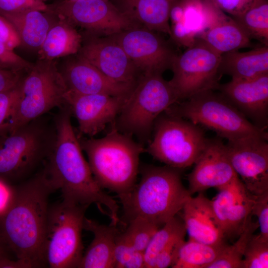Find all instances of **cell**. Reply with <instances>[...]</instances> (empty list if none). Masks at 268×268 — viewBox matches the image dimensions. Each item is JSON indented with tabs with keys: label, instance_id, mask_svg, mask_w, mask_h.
Segmentation results:
<instances>
[{
	"label": "cell",
	"instance_id": "1",
	"mask_svg": "<svg viewBox=\"0 0 268 268\" xmlns=\"http://www.w3.org/2000/svg\"><path fill=\"white\" fill-rule=\"evenodd\" d=\"M70 114L67 108L57 119L54 145L42 173L54 191H61L63 201L88 206L95 204L109 217L110 224L117 226L120 220L119 206L95 180L71 125Z\"/></svg>",
	"mask_w": 268,
	"mask_h": 268
},
{
	"label": "cell",
	"instance_id": "2",
	"mask_svg": "<svg viewBox=\"0 0 268 268\" xmlns=\"http://www.w3.org/2000/svg\"><path fill=\"white\" fill-rule=\"evenodd\" d=\"M54 192L42 173L16 187L15 199L0 219V235L8 249L31 268L45 267L44 243Z\"/></svg>",
	"mask_w": 268,
	"mask_h": 268
},
{
	"label": "cell",
	"instance_id": "3",
	"mask_svg": "<svg viewBox=\"0 0 268 268\" xmlns=\"http://www.w3.org/2000/svg\"><path fill=\"white\" fill-rule=\"evenodd\" d=\"M179 170L168 166L141 167L139 183L120 200L123 224L141 218L161 227L177 215L192 196L182 183Z\"/></svg>",
	"mask_w": 268,
	"mask_h": 268
},
{
	"label": "cell",
	"instance_id": "4",
	"mask_svg": "<svg viewBox=\"0 0 268 268\" xmlns=\"http://www.w3.org/2000/svg\"><path fill=\"white\" fill-rule=\"evenodd\" d=\"M115 121L104 136L79 141L98 184L102 189L115 193L121 200L136 184L139 157L145 149L132 135L120 131Z\"/></svg>",
	"mask_w": 268,
	"mask_h": 268
},
{
	"label": "cell",
	"instance_id": "5",
	"mask_svg": "<svg viewBox=\"0 0 268 268\" xmlns=\"http://www.w3.org/2000/svg\"><path fill=\"white\" fill-rule=\"evenodd\" d=\"M165 112L213 131L228 141L252 136L268 137L266 130L255 126L220 93L212 90L178 102Z\"/></svg>",
	"mask_w": 268,
	"mask_h": 268
},
{
	"label": "cell",
	"instance_id": "6",
	"mask_svg": "<svg viewBox=\"0 0 268 268\" xmlns=\"http://www.w3.org/2000/svg\"><path fill=\"white\" fill-rule=\"evenodd\" d=\"M178 102L176 93L162 74H141L116 119V126L125 134L147 140L157 119Z\"/></svg>",
	"mask_w": 268,
	"mask_h": 268
},
{
	"label": "cell",
	"instance_id": "7",
	"mask_svg": "<svg viewBox=\"0 0 268 268\" xmlns=\"http://www.w3.org/2000/svg\"><path fill=\"white\" fill-rule=\"evenodd\" d=\"M88 207L64 201L49 207L44 243L46 267L78 268L83 254L82 231Z\"/></svg>",
	"mask_w": 268,
	"mask_h": 268
},
{
	"label": "cell",
	"instance_id": "8",
	"mask_svg": "<svg viewBox=\"0 0 268 268\" xmlns=\"http://www.w3.org/2000/svg\"><path fill=\"white\" fill-rule=\"evenodd\" d=\"M145 151L167 166L181 169L195 163L206 147L199 126L165 112L156 120Z\"/></svg>",
	"mask_w": 268,
	"mask_h": 268
},
{
	"label": "cell",
	"instance_id": "9",
	"mask_svg": "<svg viewBox=\"0 0 268 268\" xmlns=\"http://www.w3.org/2000/svg\"><path fill=\"white\" fill-rule=\"evenodd\" d=\"M28 70L9 132L65 103L67 87L55 60H38Z\"/></svg>",
	"mask_w": 268,
	"mask_h": 268
},
{
	"label": "cell",
	"instance_id": "10",
	"mask_svg": "<svg viewBox=\"0 0 268 268\" xmlns=\"http://www.w3.org/2000/svg\"><path fill=\"white\" fill-rule=\"evenodd\" d=\"M221 55L201 39L181 54H177L170 69L169 81L179 100L187 99L200 92L217 89L220 76Z\"/></svg>",
	"mask_w": 268,
	"mask_h": 268
},
{
	"label": "cell",
	"instance_id": "11",
	"mask_svg": "<svg viewBox=\"0 0 268 268\" xmlns=\"http://www.w3.org/2000/svg\"><path fill=\"white\" fill-rule=\"evenodd\" d=\"M46 13L107 37L140 27L109 0H64L48 4Z\"/></svg>",
	"mask_w": 268,
	"mask_h": 268
},
{
	"label": "cell",
	"instance_id": "12",
	"mask_svg": "<svg viewBox=\"0 0 268 268\" xmlns=\"http://www.w3.org/2000/svg\"><path fill=\"white\" fill-rule=\"evenodd\" d=\"M7 134L0 140V178H22L48 153L46 133L31 122Z\"/></svg>",
	"mask_w": 268,
	"mask_h": 268
},
{
	"label": "cell",
	"instance_id": "13",
	"mask_svg": "<svg viewBox=\"0 0 268 268\" xmlns=\"http://www.w3.org/2000/svg\"><path fill=\"white\" fill-rule=\"evenodd\" d=\"M124 50L141 73L162 74L177 55L157 32L142 27L107 36Z\"/></svg>",
	"mask_w": 268,
	"mask_h": 268
},
{
	"label": "cell",
	"instance_id": "14",
	"mask_svg": "<svg viewBox=\"0 0 268 268\" xmlns=\"http://www.w3.org/2000/svg\"><path fill=\"white\" fill-rule=\"evenodd\" d=\"M268 138L252 136L225 144L234 170L247 189L256 196L268 192Z\"/></svg>",
	"mask_w": 268,
	"mask_h": 268
},
{
	"label": "cell",
	"instance_id": "15",
	"mask_svg": "<svg viewBox=\"0 0 268 268\" xmlns=\"http://www.w3.org/2000/svg\"><path fill=\"white\" fill-rule=\"evenodd\" d=\"M64 98L77 120L80 133L92 136L116 120L127 97L80 94L67 90Z\"/></svg>",
	"mask_w": 268,
	"mask_h": 268
},
{
	"label": "cell",
	"instance_id": "16",
	"mask_svg": "<svg viewBox=\"0 0 268 268\" xmlns=\"http://www.w3.org/2000/svg\"><path fill=\"white\" fill-rule=\"evenodd\" d=\"M211 200L214 213L225 238H238L249 219L256 196L251 194L238 176L230 183L218 189Z\"/></svg>",
	"mask_w": 268,
	"mask_h": 268
},
{
	"label": "cell",
	"instance_id": "17",
	"mask_svg": "<svg viewBox=\"0 0 268 268\" xmlns=\"http://www.w3.org/2000/svg\"><path fill=\"white\" fill-rule=\"evenodd\" d=\"M77 54L118 82L134 86L141 74L123 49L109 37L88 41L81 45Z\"/></svg>",
	"mask_w": 268,
	"mask_h": 268
},
{
	"label": "cell",
	"instance_id": "18",
	"mask_svg": "<svg viewBox=\"0 0 268 268\" xmlns=\"http://www.w3.org/2000/svg\"><path fill=\"white\" fill-rule=\"evenodd\" d=\"M217 89L256 127L267 130L268 124V73L250 79H233Z\"/></svg>",
	"mask_w": 268,
	"mask_h": 268
},
{
	"label": "cell",
	"instance_id": "19",
	"mask_svg": "<svg viewBox=\"0 0 268 268\" xmlns=\"http://www.w3.org/2000/svg\"><path fill=\"white\" fill-rule=\"evenodd\" d=\"M188 175V191L192 196L209 188L217 190L238 175L229 161L225 144L218 138L208 139L203 151Z\"/></svg>",
	"mask_w": 268,
	"mask_h": 268
},
{
	"label": "cell",
	"instance_id": "20",
	"mask_svg": "<svg viewBox=\"0 0 268 268\" xmlns=\"http://www.w3.org/2000/svg\"><path fill=\"white\" fill-rule=\"evenodd\" d=\"M60 70L67 90L78 94L126 98L135 86L112 80L78 55L66 62Z\"/></svg>",
	"mask_w": 268,
	"mask_h": 268
},
{
	"label": "cell",
	"instance_id": "21",
	"mask_svg": "<svg viewBox=\"0 0 268 268\" xmlns=\"http://www.w3.org/2000/svg\"><path fill=\"white\" fill-rule=\"evenodd\" d=\"M182 219L189 238L212 245L222 244L225 237L212 209L211 200L199 193L184 204Z\"/></svg>",
	"mask_w": 268,
	"mask_h": 268
},
{
	"label": "cell",
	"instance_id": "22",
	"mask_svg": "<svg viewBox=\"0 0 268 268\" xmlns=\"http://www.w3.org/2000/svg\"><path fill=\"white\" fill-rule=\"evenodd\" d=\"M140 27L170 35L169 14L178 0H112Z\"/></svg>",
	"mask_w": 268,
	"mask_h": 268
},
{
	"label": "cell",
	"instance_id": "23",
	"mask_svg": "<svg viewBox=\"0 0 268 268\" xmlns=\"http://www.w3.org/2000/svg\"><path fill=\"white\" fill-rule=\"evenodd\" d=\"M83 229L92 232L93 239L83 254L78 268H115L114 250L120 232L117 226L100 224L85 217Z\"/></svg>",
	"mask_w": 268,
	"mask_h": 268
},
{
	"label": "cell",
	"instance_id": "24",
	"mask_svg": "<svg viewBox=\"0 0 268 268\" xmlns=\"http://www.w3.org/2000/svg\"><path fill=\"white\" fill-rule=\"evenodd\" d=\"M219 71L233 79H250L268 73V45L247 52L237 50L222 54Z\"/></svg>",
	"mask_w": 268,
	"mask_h": 268
},
{
	"label": "cell",
	"instance_id": "25",
	"mask_svg": "<svg viewBox=\"0 0 268 268\" xmlns=\"http://www.w3.org/2000/svg\"><path fill=\"white\" fill-rule=\"evenodd\" d=\"M56 19L38 50V60L54 61L77 54L81 47L82 38L75 27L63 19Z\"/></svg>",
	"mask_w": 268,
	"mask_h": 268
},
{
	"label": "cell",
	"instance_id": "26",
	"mask_svg": "<svg viewBox=\"0 0 268 268\" xmlns=\"http://www.w3.org/2000/svg\"><path fill=\"white\" fill-rule=\"evenodd\" d=\"M197 38L220 55L241 48L253 47L252 39L244 29L226 14Z\"/></svg>",
	"mask_w": 268,
	"mask_h": 268
},
{
	"label": "cell",
	"instance_id": "27",
	"mask_svg": "<svg viewBox=\"0 0 268 268\" xmlns=\"http://www.w3.org/2000/svg\"><path fill=\"white\" fill-rule=\"evenodd\" d=\"M0 14L13 25L21 45L32 49H39L53 23L51 15L30 9L14 12L0 11Z\"/></svg>",
	"mask_w": 268,
	"mask_h": 268
},
{
	"label": "cell",
	"instance_id": "28",
	"mask_svg": "<svg viewBox=\"0 0 268 268\" xmlns=\"http://www.w3.org/2000/svg\"><path fill=\"white\" fill-rule=\"evenodd\" d=\"M184 3L183 16L177 22H182L197 37L226 14L210 0H184Z\"/></svg>",
	"mask_w": 268,
	"mask_h": 268
},
{
	"label": "cell",
	"instance_id": "29",
	"mask_svg": "<svg viewBox=\"0 0 268 268\" xmlns=\"http://www.w3.org/2000/svg\"><path fill=\"white\" fill-rule=\"evenodd\" d=\"M227 244L208 245L189 239L181 244L172 268H206L223 251Z\"/></svg>",
	"mask_w": 268,
	"mask_h": 268
},
{
	"label": "cell",
	"instance_id": "30",
	"mask_svg": "<svg viewBox=\"0 0 268 268\" xmlns=\"http://www.w3.org/2000/svg\"><path fill=\"white\" fill-rule=\"evenodd\" d=\"M186 230L183 221L176 215L160 228L144 251L145 268H152L156 257L175 242L184 239Z\"/></svg>",
	"mask_w": 268,
	"mask_h": 268
},
{
	"label": "cell",
	"instance_id": "31",
	"mask_svg": "<svg viewBox=\"0 0 268 268\" xmlns=\"http://www.w3.org/2000/svg\"><path fill=\"white\" fill-rule=\"evenodd\" d=\"M232 17L251 39L268 45V0H257L242 13Z\"/></svg>",
	"mask_w": 268,
	"mask_h": 268
},
{
	"label": "cell",
	"instance_id": "32",
	"mask_svg": "<svg viewBox=\"0 0 268 268\" xmlns=\"http://www.w3.org/2000/svg\"><path fill=\"white\" fill-rule=\"evenodd\" d=\"M252 217L237 240L232 245L227 244L219 256L206 268H241L247 243L259 227L257 221L254 222Z\"/></svg>",
	"mask_w": 268,
	"mask_h": 268
},
{
	"label": "cell",
	"instance_id": "33",
	"mask_svg": "<svg viewBox=\"0 0 268 268\" xmlns=\"http://www.w3.org/2000/svg\"><path fill=\"white\" fill-rule=\"evenodd\" d=\"M115 268H145L144 252L136 250L120 232L116 239L114 250Z\"/></svg>",
	"mask_w": 268,
	"mask_h": 268
},
{
	"label": "cell",
	"instance_id": "34",
	"mask_svg": "<svg viewBox=\"0 0 268 268\" xmlns=\"http://www.w3.org/2000/svg\"><path fill=\"white\" fill-rule=\"evenodd\" d=\"M126 225L124 235L136 250L144 253L153 235L160 228L141 218L131 220Z\"/></svg>",
	"mask_w": 268,
	"mask_h": 268
},
{
	"label": "cell",
	"instance_id": "35",
	"mask_svg": "<svg viewBox=\"0 0 268 268\" xmlns=\"http://www.w3.org/2000/svg\"><path fill=\"white\" fill-rule=\"evenodd\" d=\"M22 79L16 86L0 92V134H7L11 130L21 93Z\"/></svg>",
	"mask_w": 268,
	"mask_h": 268
},
{
	"label": "cell",
	"instance_id": "36",
	"mask_svg": "<svg viewBox=\"0 0 268 268\" xmlns=\"http://www.w3.org/2000/svg\"><path fill=\"white\" fill-rule=\"evenodd\" d=\"M268 268V241L253 234L246 247L241 268Z\"/></svg>",
	"mask_w": 268,
	"mask_h": 268
},
{
	"label": "cell",
	"instance_id": "37",
	"mask_svg": "<svg viewBox=\"0 0 268 268\" xmlns=\"http://www.w3.org/2000/svg\"><path fill=\"white\" fill-rule=\"evenodd\" d=\"M33 65L0 42V68L22 71L29 70Z\"/></svg>",
	"mask_w": 268,
	"mask_h": 268
},
{
	"label": "cell",
	"instance_id": "38",
	"mask_svg": "<svg viewBox=\"0 0 268 268\" xmlns=\"http://www.w3.org/2000/svg\"><path fill=\"white\" fill-rule=\"evenodd\" d=\"M252 214L257 218L260 236L268 241V192L256 197Z\"/></svg>",
	"mask_w": 268,
	"mask_h": 268
},
{
	"label": "cell",
	"instance_id": "39",
	"mask_svg": "<svg viewBox=\"0 0 268 268\" xmlns=\"http://www.w3.org/2000/svg\"><path fill=\"white\" fill-rule=\"evenodd\" d=\"M48 4L45 0H0V11L14 12L35 9L46 12Z\"/></svg>",
	"mask_w": 268,
	"mask_h": 268
},
{
	"label": "cell",
	"instance_id": "40",
	"mask_svg": "<svg viewBox=\"0 0 268 268\" xmlns=\"http://www.w3.org/2000/svg\"><path fill=\"white\" fill-rule=\"evenodd\" d=\"M0 42L13 50L21 46L19 37L12 24L0 14Z\"/></svg>",
	"mask_w": 268,
	"mask_h": 268
},
{
	"label": "cell",
	"instance_id": "41",
	"mask_svg": "<svg viewBox=\"0 0 268 268\" xmlns=\"http://www.w3.org/2000/svg\"><path fill=\"white\" fill-rule=\"evenodd\" d=\"M220 9L232 17L237 16L252 5L257 0H210Z\"/></svg>",
	"mask_w": 268,
	"mask_h": 268
},
{
	"label": "cell",
	"instance_id": "42",
	"mask_svg": "<svg viewBox=\"0 0 268 268\" xmlns=\"http://www.w3.org/2000/svg\"><path fill=\"white\" fill-rule=\"evenodd\" d=\"M184 241V239L179 240L160 253L155 259L152 268L171 267L176 259L179 248Z\"/></svg>",
	"mask_w": 268,
	"mask_h": 268
},
{
	"label": "cell",
	"instance_id": "43",
	"mask_svg": "<svg viewBox=\"0 0 268 268\" xmlns=\"http://www.w3.org/2000/svg\"><path fill=\"white\" fill-rule=\"evenodd\" d=\"M16 194L14 188L0 179V219L12 204Z\"/></svg>",
	"mask_w": 268,
	"mask_h": 268
},
{
	"label": "cell",
	"instance_id": "44",
	"mask_svg": "<svg viewBox=\"0 0 268 268\" xmlns=\"http://www.w3.org/2000/svg\"><path fill=\"white\" fill-rule=\"evenodd\" d=\"M21 71L0 68V92L17 85L23 78Z\"/></svg>",
	"mask_w": 268,
	"mask_h": 268
},
{
	"label": "cell",
	"instance_id": "45",
	"mask_svg": "<svg viewBox=\"0 0 268 268\" xmlns=\"http://www.w3.org/2000/svg\"><path fill=\"white\" fill-rule=\"evenodd\" d=\"M8 250V247L0 235V261L5 258H8L7 255Z\"/></svg>",
	"mask_w": 268,
	"mask_h": 268
},
{
	"label": "cell",
	"instance_id": "46",
	"mask_svg": "<svg viewBox=\"0 0 268 268\" xmlns=\"http://www.w3.org/2000/svg\"></svg>",
	"mask_w": 268,
	"mask_h": 268
}]
</instances>
